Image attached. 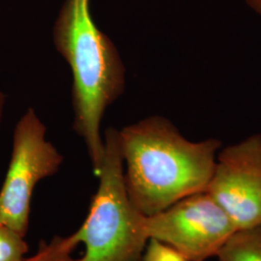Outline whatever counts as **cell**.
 I'll use <instances>...</instances> for the list:
<instances>
[{
    "label": "cell",
    "mask_w": 261,
    "mask_h": 261,
    "mask_svg": "<svg viewBox=\"0 0 261 261\" xmlns=\"http://www.w3.org/2000/svg\"><path fill=\"white\" fill-rule=\"evenodd\" d=\"M130 202L148 217L205 192L221 140L191 141L168 118L154 115L118 130Z\"/></svg>",
    "instance_id": "obj_1"
},
{
    "label": "cell",
    "mask_w": 261,
    "mask_h": 261,
    "mask_svg": "<svg viewBox=\"0 0 261 261\" xmlns=\"http://www.w3.org/2000/svg\"><path fill=\"white\" fill-rule=\"evenodd\" d=\"M64 157L47 140V127L29 108L15 126L12 153L0 189V223L27 236L32 195L39 182L55 175Z\"/></svg>",
    "instance_id": "obj_4"
},
{
    "label": "cell",
    "mask_w": 261,
    "mask_h": 261,
    "mask_svg": "<svg viewBox=\"0 0 261 261\" xmlns=\"http://www.w3.org/2000/svg\"><path fill=\"white\" fill-rule=\"evenodd\" d=\"M6 96L4 92L0 89V124L2 122L3 119V116H4V113H5V109H6Z\"/></svg>",
    "instance_id": "obj_11"
},
{
    "label": "cell",
    "mask_w": 261,
    "mask_h": 261,
    "mask_svg": "<svg viewBox=\"0 0 261 261\" xmlns=\"http://www.w3.org/2000/svg\"><path fill=\"white\" fill-rule=\"evenodd\" d=\"M142 261H188L179 252L165 243L149 239L142 255Z\"/></svg>",
    "instance_id": "obj_10"
},
{
    "label": "cell",
    "mask_w": 261,
    "mask_h": 261,
    "mask_svg": "<svg viewBox=\"0 0 261 261\" xmlns=\"http://www.w3.org/2000/svg\"><path fill=\"white\" fill-rule=\"evenodd\" d=\"M206 192L237 229L261 224V134L220 149Z\"/></svg>",
    "instance_id": "obj_6"
},
{
    "label": "cell",
    "mask_w": 261,
    "mask_h": 261,
    "mask_svg": "<svg viewBox=\"0 0 261 261\" xmlns=\"http://www.w3.org/2000/svg\"><path fill=\"white\" fill-rule=\"evenodd\" d=\"M216 257L219 261H261V224L236 229Z\"/></svg>",
    "instance_id": "obj_7"
},
{
    "label": "cell",
    "mask_w": 261,
    "mask_h": 261,
    "mask_svg": "<svg viewBox=\"0 0 261 261\" xmlns=\"http://www.w3.org/2000/svg\"><path fill=\"white\" fill-rule=\"evenodd\" d=\"M91 0H64L53 29L56 51L72 73L73 130L84 140L94 174L103 163L101 123L126 88V68L112 39L91 14Z\"/></svg>",
    "instance_id": "obj_2"
},
{
    "label": "cell",
    "mask_w": 261,
    "mask_h": 261,
    "mask_svg": "<svg viewBox=\"0 0 261 261\" xmlns=\"http://www.w3.org/2000/svg\"><path fill=\"white\" fill-rule=\"evenodd\" d=\"M144 225L149 239L170 246L188 261L216 256L237 229L206 191L187 196L157 214L145 216Z\"/></svg>",
    "instance_id": "obj_5"
},
{
    "label": "cell",
    "mask_w": 261,
    "mask_h": 261,
    "mask_svg": "<svg viewBox=\"0 0 261 261\" xmlns=\"http://www.w3.org/2000/svg\"><path fill=\"white\" fill-rule=\"evenodd\" d=\"M254 12L261 15V0H245Z\"/></svg>",
    "instance_id": "obj_12"
},
{
    "label": "cell",
    "mask_w": 261,
    "mask_h": 261,
    "mask_svg": "<svg viewBox=\"0 0 261 261\" xmlns=\"http://www.w3.org/2000/svg\"><path fill=\"white\" fill-rule=\"evenodd\" d=\"M105 154L98 173L99 185L88 215L75 231L85 252L81 261H142L149 240L145 216L127 194L118 130L105 133Z\"/></svg>",
    "instance_id": "obj_3"
},
{
    "label": "cell",
    "mask_w": 261,
    "mask_h": 261,
    "mask_svg": "<svg viewBox=\"0 0 261 261\" xmlns=\"http://www.w3.org/2000/svg\"><path fill=\"white\" fill-rule=\"evenodd\" d=\"M80 244L76 233L56 236L49 242H41L37 252L23 261H81L73 256V252Z\"/></svg>",
    "instance_id": "obj_8"
},
{
    "label": "cell",
    "mask_w": 261,
    "mask_h": 261,
    "mask_svg": "<svg viewBox=\"0 0 261 261\" xmlns=\"http://www.w3.org/2000/svg\"><path fill=\"white\" fill-rule=\"evenodd\" d=\"M28 252L25 237L0 223V261H23Z\"/></svg>",
    "instance_id": "obj_9"
}]
</instances>
